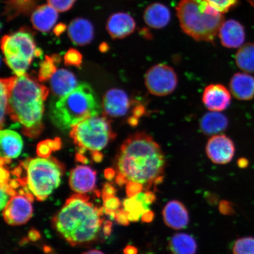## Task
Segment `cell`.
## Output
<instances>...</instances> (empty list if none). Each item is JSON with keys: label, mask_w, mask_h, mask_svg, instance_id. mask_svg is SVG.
Here are the masks:
<instances>
[{"label": "cell", "mask_w": 254, "mask_h": 254, "mask_svg": "<svg viewBox=\"0 0 254 254\" xmlns=\"http://www.w3.org/2000/svg\"><path fill=\"white\" fill-rule=\"evenodd\" d=\"M117 175L127 182L142 184L148 190L164 176L166 159L160 145L145 132L128 136L120 148L116 160Z\"/></svg>", "instance_id": "1"}, {"label": "cell", "mask_w": 254, "mask_h": 254, "mask_svg": "<svg viewBox=\"0 0 254 254\" xmlns=\"http://www.w3.org/2000/svg\"><path fill=\"white\" fill-rule=\"evenodd\" d=\"M89 199L86 194L73 195L53 219L57 231L72 246L95 240L102 227L104 209Z\"/></svg>", "instance_id": "2"}, {"label": "cell", "mask_w": 254, "mask_h": 254, "mask_svg": "<svg viewBox=\"0 0 254 254\" xmlns=\"http://www.w3.org/2000/svg\"><path fill=\"white\" fill-rule=\"evenodd\" d=\"M49 94V89L30 75L15 78L7 113L13 122L20 124L23 134L28 137H36L43 131L44 102Z\"/></svg>", "instance_id": "3"}, {"label": "cell", "mask_w": 254, "mask_h": 254, "mask_svg": "<svg viewBox=\"0 0 254 254\" xmlns=\"http://www.w3.org/2000/svg\"><path fill=\"white\" fill-rule=\"evenodd\" d=\"M101 111L102 107L93 88L82 83L51 104L50 114L54 125L66 130L91 117L100 116Z\"/></svg>", "instance_id": "4"}, {"label": "cell", "mask_w": 254, "mask_h": 254, "mask_svg": "<svg viewBox=\"0 0 254 254\" xmlns=\"http://www.w3.org/2000/svg\"><path fill=\"white\" fill-rule=\"evenodd\" d=\"M177 14L184 33L198 41H213L224 21L208 0H181Z\"/></svg>", "instance_id": "5"}, {"label": "cell", "mask_w": 254, "mask_h": 254, "mask_svg": "<svg viewBox=\"0 0 254 254\" xmlns=\"http://www.w3.org/2000/svg\"><path fill=\"white\" fill-rule=\"evenodd\" d=\"M23 166L26 170L27 188L40 201L49 197L61 183L64 167L55 158L29 159Z\"/></svg>", "instance_id": "6"}, {"label": "cell", "mask_w": 254, "mask_h": 254, "mask_svg": "<svg viewBox=\"0 0 254 254\" xmlns=\"http://www.w3.org/2000/svg\"><path fill=\"white\" fill-rule=\"evenodd\" d=\"M1 49L6 64L17 77L26 74L34 57L41 55L33 33L24 28L3 37Z\"/></svg>", "instance_id": "7"}, {"label": "cell", "mask_w": 254, "mask_h": 254, "mask_svg": "<svg viewBox=\"0 0 254 254\" xmlns=\"http://www.w3.org/2000/svg\"><path fill=\"white\" fill-rule=\"evenodd\" d=\"M110 121L106 116L91 117L72 127L70 137L79 151V154L85 151L99 152L116 138Z\"/></svg>", "instance_id": "8"}, {"label": "cell", "mask_w": 254, "mask_h": 254, "mask_svg": "<svg viewBox=\"0 0 254 254\" xmlns=\"http://www.w3.org/2000/svg\"><path fill=\"white\" fill-rule=\"evenodd\" d=\"M145 85L148 91L155 96H167L173 93L177 87V73L166 64H158L146 72Z\"/></svg>", "instance_id": "9"}, {"label": "cell", "mask_w": 254, "mask_h": 254, "mask_svg": "<svg viewBox=\"0 0 254 254\" xmlns=\"http://www.w3.org/2000/svg\"><path fill=\"white\" fill-rule=\"evenodd\" d=\"M31 202V200L25 194L12 196L3 209L2 215L5 221L11 226L26 223L33 214Z\"/></svg>", "instance_id": "10"}, {"label": "cell", "mask_w": 254, "mask_h": 254, "mask_svg": "<svg viewBox=\"0 0 254 254\" xmlns=\"http://www.w3.org/2000/svg\"><path fill=\"white\" fill-rule=\"evenodd\" d=\"M206 153L212 163L226 164L233 160L235 145L232 139L224 134L212 136L206 145Z\"/></svg>", "instance_id": "11"}, {"label": "cell", "mask_w": 254, "mask_h": 254, "mask_svg": "<svg viewBox=\"0 0 254 254\" xmlns=\"http://www.w3.org/2000/svg\"><path fill=\"white\" fill-rule=\"evenodd\" d=\"M131 105L128 95L120 89H111L103 97L102 107L105 116L120 117L125 116Z\"/></svg>", "instance_id": "12"}, {"label": "cell", "mask_w": 254, "mask_h": 254, "mask_svg": "<svg viewBox=\"0 0 254 254\" xmlns=\"http://www.w3.org/2000/svg\"><path fill=\"white\" fill-rule=\"evenodd\" d=\"M202 101L206 109L209 111L220 112L230 106L231 95L224 85L211 84L205 88Z\"/></svg>", "instance_id": "13"}, {"label": "cell", "mask_w": 254, "mask_h": 254, "mask_svg": "<svg viewBox=\"0 0 254 254\" xmlns=\"http://www.w3.org/2000/svg\"><path fill=\"white\" fill-rule=\"evenodd\" d=\"M96 182L97 174L90 167H76L69 175V186L77 193L86 194L93 191L96 187Z\"/></svg>", "instance_id": "14"}, {"label": "cell", "mask_w": 254, "mask_h": 254, "mask_svg": "<svg viewBox=\"0 0 254 254\" xmlns=\"http://www.w3.org/2000/svg\"><path fill=\"white\" fill-rule=\"evenodd\" d=\"M136 24L131 15L126 12H117L110 16L107 22V30L114 39H124L132 34Z\"/></svg>", "instance_id": "15"}, {"label": "cell", "mask_w": 254, "mask_h": 254, "mask_svg": "<svg viewBox=\"0 0 254 254\" xmlns=\"http://www.w3.org/2000/svg\"><path fill=\"white\" fill-rule=\"evenodd\" d=\"M218 34L222 45L228 49H237L243 46L246 39L243 25L234 20L224 21Z\"/></svg>", "instance_id": "16"}, {"label": "cell", "mask_w": 254, "mask_h": 254, "mask_svg": "<svg viewBox=\"0 0 254 254\" xmlns=\"http://www.w3.org/2000/svg\"><path fill=\"white\" fill-rule=\"evenodd\" d=\"M163 216L165 224L172 229L179 230L187 227L189 223V215L182 202L173 200L164 206Z\"/></svg>", "instance_id": "17"}, {"label": "cell", "mask_w": 254, "mask_h": 254, "mask_svg": "<svg viewBox=\"0 0 254 254\" xmlns=\"http://www.w3.org/2000/svg\"><path fill=\"white\" fill-rule=\"evenodd\" d=\"M58 18L59 11L47 3L34 9L31 15V22L35 29L47 33L55 27Z\"/></svg>", "instance_id": "18"}, {"label": "cell", "mask_w": 254, "mask_h": 254, "mask_svg": "<svg viewBox=\"0 0 254 254\" xmlns=\"http://www.w3.org/2000/svg\"><path fill=\"white\" fill-rule=\"evenodd\" d=\"M68 35L69 39L75 45H87L93 40V25L87 19L76 18L68 25Z\"/></svg>", "instance_id": "19"}, {"label": "cell", "mask_w": 254, "mask_h": 254, "mask_svg": "<svg viewBox=\"0 0 254 254\" xmlns=\"http://www.w3.org/2000/svg\"><path fill=\"white\" fill-rule=\"evenodd\" d=\"M230 88L237 100H252L254 97V77L247 72L236 73L231 78Z\"/></svg>", "instance_id": "20"}, {"label": "cell", "mask_w": 254, "mask_h": 254, "mask_svg": "<svg viewBox=\"0 0 254 254\" xmlns=\"http://www.w3.org/2000/svg\"><path fill=\"white\" fill-rule=\"evenodd\" d=\"M0 142L1 158L11 160L17 158L23 150V139L17 132L12 130H1Z\"/></svg>", "instance_id": "21"}, {"label": "cell", "mask_w": 254, "mask_h": 254, "mask_svg": "<svg viewBox=\"0 0 254 254\" xmlns=\"http://www.w3.org/2000/svg\"><path fill=\"white\" fill-rule=\"evenodd\" d=\"M77 83L75 76L65 69L56 71L50 80L53 93L59 98L71 93L77 87Z\"/></svg>", "instance_id": "22"}, {"label": "cell", "mask_w": 254, "mask_h": 254, "mask_svg": "<svg viewBox=\"0 0 254 254\" xmlns=\"http://www.w3.org/2000/svg\"><path fill=\"white\" fill-rule=\"evenodd\" d=\"M228 118L223 114L217 111L206 113L202 117L199 123L201 132L206 136L220 134L228 128Z\"/></svg>", "instance_id": "23"}, {"label": "cell", "mask_w": 254, "mask_h": 254, "mask_svg": "<svg viewBox=\"0 0 254 254\" xmlns=\"http://www.w3.org/2000/svg\"><path fill=\"white\" fill-rule=\"evenodd\" d=\"M144 19L149 27L160 29L169 23L171 13L166 6L160 3H154L145 9Z\"/></svg>", "instance_id": "24"}, {"label": "cell", "mask_w": 254, "mask_h": 254, "mask_svg": "<svg viewBox=\"0 0 254 254\" xmlns=\"http://www.w3.org/2000/svg\"><path fill=\"white\" fill-rule=\"evenodd\" d=\"M173 254H195L197 244L191 236L186 233H177L171 238L169 243Z\"/></svg>", "instance_id": "25"}, {"label": "cell", "mask_w": 254, "mask_h": 254, "mask_svg": "<svg viewBox=\"0 0 254 254\" xmlns=\"http://www.w3.org/2000/svg\"><path fill=\"white\" fill-rule=\"evenodd\" d=\"M236 63L244 72L254 73V44L247 43L240 48L236 55Z\"/></svg>", "instance_id": "26"}, {"label": "cell", "mask_w": 254, "mask_h": 254, "mask_svg": "<svg viewBox=\"0 0 254 254\" xmlns=\"http://www.w3.org/2000/svg\"><path fill=\"white\" fill-rule=\"evenodd\" d=\"M124 209L129 221L137 222L141 218V216L146 209L142 203L136 197H128L123 202Z\"/></svg>", "instance_id": "27"}, {"label": "cell", "mask_w": 254, "mask_h": 254, "mask_svg": "<svg viewBox=\"0 0 254 254\" xmlns=\"http://www.w3.org/2000/svg\"><path fill=\"white\" fill-rule=\"evenodd\" d=\"M60 57L46 56L45 60L41 63L39 72V79L41 82L46 81L52 78L57 71L56 63L60 61Z\"/></svg>", "instance_id": "28"}, {"label": "cell", "mask_w": 254, "mask_h": 254, "mask_svg": "<svg viewBox=\"0 0 254 254\" xmlns=\"http://www.w3.org/2000/svg\"><path fill=\"white\" fill-rule=\"evenodd\" d=\"M15 77L2 79L1 80V127L4 124V117L7 113L9 91Z\"/></svg>", "instance_id": "29"}, {"label": "cell", "mask_w": 254, "mask_h": 254, "mask_svg": "<svg viewBox=\"0 0 254 254\" xmlns=\"http://www.w3.org/2000/svg\"><path fill=\"white\" fill-rule=\"evenodd\" d=\"M233 254H254V238H239L234 244Z\"/></svg>", "instance_id": "30"}, {"label": "cell", "mask_w": 254, "mask_h": 254, "mask_svg": "<svg viewBox=\"0 0 254 254\" xmlns=\"http://www.w3.org/2000/svg\"><path fill=\"white\" fill-rule=\"evenodd\" d=\"M104 201V210L110 217L115 218L116 211L121 206V202L115 195L107 196L103 198Z\"/></svg>", "instance_id": "31"}, {"label": "cell", "mask_w": 254, "mask_h": 254, "mask_svg": "<svg viewBox=\"0 0 254 254\" xmlns=\"http://www.w3.org/2000/svg\"><path fill=\"white\" fill-rule=\"evenodd\" d=\"M208 1L216 9L224 14L236 5L238 0H208Z\"/></svg>", "instance_id": "32"}, {"label": "cell", "mask_w": 254, "mask_h": 254, "mask_svg": "<svg viewBox=\"0 0 254 254\" xmlns=\"http://www.w3.org/2000/svg\"><path fill=\"white\" fill-rule=\"evenodd\" d=\"M82 56L75 49H70L65 54L64 57L65 64L66 65L80 66L82 63Z\"/></svg>", "instance_id": "33"}, {"label": "cell", "mask_w": 254, "mask_h": 254, "mask_svg": "<svg viewBox=\"0 0 254 254\" xmlns=\"http://www.w3.org/2000/svg\"><path fill=\"white\" fill-rule=\"evenodd\" d=\"M77 0H47L48 3L59 12H65L70 9Z\"/></svg>", "instance_id": "34"}, {"label": "cell", "mask_w": 254, "mask_h": 254, "mask_svg": "<svg viewBox=\"0 0 254 254\" xmlns=\"http://www.w3.org/2000/svg\"><path fill=\"white\" fill-rule=\"evenodd\" d=\"M144 189L142 184L136 182H128L126 185V193L128 197H134L142 192Z\"/></svg>", "instance_id": "35"}, {"label": "cell", "mask_w": 254, "mask_h": 254, "mask_svg": "<svg viewBox=\"0 0 254 254\" xmlns=\"http://www.w3.org/2000/svg\"><path fill=\"white\" fill-rule=\"evenodd\" d=\"M53 151L47 140L41 142L37 145V152L40 157L49 158Z\"/></svg>", "instance_id": "36"}, {"label": "cell", "mask_w": 254, "mask_h": 254, "mask_svg": "<svg viewBox=\"0 0 254 254\" xmlns=\"http://www.w3.org/2000/svg\"><path fill=\"white\" fill-rule=\"evenodd\" d=\"M8 186V183L1 184V201H0L1 205H0V207H1V210L4 209L11 198H9L11 195L9 194L7 190Z\"/></svg>", "instance_id": "37"}, {"label": "cell", "mask_w": 254, "mask_h": 254, "mask_svg": "<svg viewBox=\"0 0 254 254\" xmlns=\"http://www.w3.org/2000/svg\"><path fill=\"white\" fill-rule=\"evenodd\" d=\"M115 219L118 223L124 226H127L129 224V220L126 212L124 208H119L116 211Z\"/></svg>", "instance_id": "38"}, {"label": "cell", "mask_w": 254, "mask_h": 254, "mask_svg": "<svg viewBox=\"0 0 254 254\" xmlns=\"http://www.w3.org/2000/svg\"><path fill=\"white\" fill-rule=\"evenodd\" d=\"M219 210L221 214L225 215H232L235 213L233 204L227 201H221L219 205Z\"/></svg>", "instance_id": "39"}, {"label": "cell", "mask_w": 254, "mask_h": 254, "mask_svg": "<svg viewBox=\"0 0 254 254\" xmlns=\"http://www.w3.org/2000/svg\"><path fill=\"white\" fill-rule=\"evenodd\" d=\"M146 113L145 108L141 104L136 105L132 110V118L138 120L139 118L144 115Z\"/></svg>", "instance_id": "40"}, {"label": "cell", "mask_w": 254, "mask_h": 254, "mask_svg": "<svg viewBox=\"0 0 254 254\" xmlns=\"http://www.w3.org/2000/svg\"><path fill=\"white\" fill-rule=\"evenodd\" d=\"M155 217L154 212L150 209H146L141 216V221L145 223H150Z\"/></svg>", "instance_id": "41"}, {"label": "cell", "mask_w": 254, "mask_h": 254, "mask_svg": "<svg viewBox=\"0 0 254 254\" xmlns=\"http://www.w3.org/2000/svg\"><path fill=\"white\" fill-rule=\"evenodd\" d=\"M116 190L113 186L110 184H105L103 191V198L115 195Z\"/></svg>", "instance_id": "42"}, {"label": "cell", "mask_w": 254, "mask_h": 254, "mask_svg": "<svg viewBox=\"0 0 254 254\" xmlns=\"http://www.w3.org/2000/svg\"><path fill=\"white\" fill-rule=\"evenodd\" d=\"M9 173L7 170L1 166V184L8 183Z\"/></svg>", "instance_id": "43"}, {"label": "cell", "mask_w": 254, "mask_h": 254, "mask_svg": "<svg viewBox=\"0 0 254 254\" xmlns=\"http://www.w3.org/2000/svg\"><path fill=\"white\" fill-rule=\"evenodd\" d=\"M66 26L64 24H59L54 29V32H55L56 36H59L60 34H62L64 31L65 30Z\"/></svg>", "instance_id": "44"}, {"label": "cell", "mask_w": 254, "mask_h": 254, "mask_svg": "<svg viewBox=\"0 0 254 254\" xmlns=\"http://www.w3.org/2000/svg\"><path fill=\"white\" fill-rule=\"evenodd\" d=\"M124 253L125 254H137L138 250L134 246H128L124 250Z\"/></svg>", "instance_id": "45"}, {"label": "cell", "mask_w": 254, "mask_h": 254, "mask_svg": "<svg viewBox=\"0 0 254 254\" xmlns=\"http://www.w3.org/2000/svg\"><path fill=\"white\" fill-rule=\"evenodd\" d=\"M237 164L241 168H246L249 165V161L245 158H241L238 160Z\"/></svg>", "instance_id": "46"}, {"label": "cell", "mask_w": 254, "mask_h": 254, "mask_svg": "<svg viewBox=\"0 0 254 254\" xmlns=\"http://www.w3.org/2000/svg\"><path fill=\"white\" fill-rule=\"evenodd\" d=\"M111 227H112V224L110 222H105L104 224V233L106 236H109L111 232Z\"/></svg>", "instance_id": "47"}, {"label": "cell", "mask_w": 254, "mask_h": 254, "mask_svg": "<svg viewBox=\"0 0 254 254\" xmlns=\"http://www.w3.org/2000/svg\"><path fill=\"white\" fill-rule=\"evenodd\" d=\"M30 239L32 241H36L40 237V235L39 233V232L36 230L31 231L29 233Z\"/></svg>", "instance_id": "48"}, {"label": "cell", "mask_w": 254, "mask_h": 254, "mask_svg": "<svg viewBox=\"0 0 254 254\" xmlns=\"http://www.w3.org/2000/svg\"><path fill=\"white\" fill-rule=\"evenodd\" d=\"M115 171L112 169H108L105 172V176L109 180L113 179L114 176H115Z\"/></svg>", "instance_id": "49"}, {"label": "cell", "mask_w": 254, "mask_h": 254, "mask_svg": "<svg viewBox=\"0 0 254 254\" xmlns=\"http://www.w3.org/2000/svg\"><path fill=\"white\" fill-rule=\"evenodd\" d=\"M82 254H104L103 252H100V251H98L97 250H92L90 251H88V252H85Z\"/></svg>", "instance_id": "50"}, {"label": "cell", "mask_w": 254, "mask_h": 254, "mask_svg": "<svg viewBox=\"0 0 254 254\" xmlns=\"http://www.w3.org/2000/svg\"><path fill=\"white\" fill-rule=\"evenodd\" d=\"M250 2V4L253 6L254 8V0H248Z\"/></svg>", "instance_id": "51"}]
</instances>
